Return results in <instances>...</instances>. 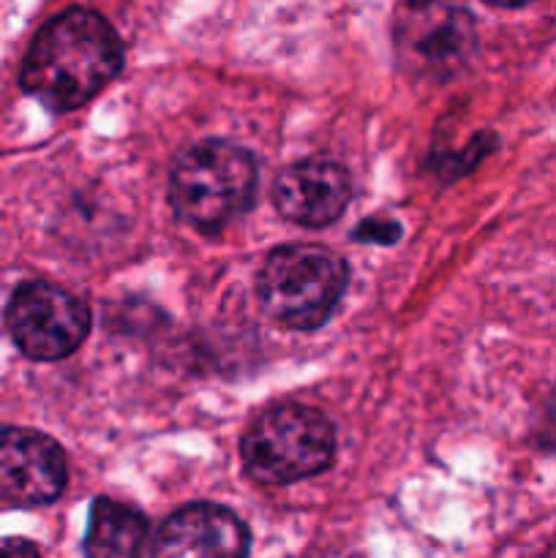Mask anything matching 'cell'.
I'll use <instances>...</instances> for the list:
<instances>
[{
  "instance_id": "7a4b0ae2",
  "label": "cell",
  "mask_w": 556,
  "mask_h": 558,
  "mask_svg": "<svg viewBox=\"0 0 556 558\" xmlns=\"http://www.w3.org/2000/svg\"><path fill=\"white\" fill-rule=\"evenodd\" d=\"M256 161L245 147L205 140L174 158L169 169V205L200 232H221L251 210L256 196Z\"/></svg>"
},
{
  "instance_id": "5b68a950",
  "label": "cell",
  "mask_w": 556,
  "mask_h": 558,
  "mask_svg": "<svg viewBox=\"0 0 556 558\" xmlns=\"http://www.w3.org/2000/svg\"><path fill=\"white\" fill-rule=\"evenodd\" d=\"M392 44L403 74L447 82L472 60L478 27L461 0H403L392 20Z\"/></svg>"
},
{
  "instance_id": "30bf717a",
  "label": "cell",
  "mask_w": 556,
  "mask_h": 558,
  "mask_svg": "<svg viewBox=\"0 0 556 558\" xmlns=\"http://www.w3.org/2000/svg\"><path fill=\"white\" fill-rule=\"evenodd\" d=\"M147 548V521L131 507L112 499H96L85 554L90 558H131Z\"/></svg>"
},
{
  "instance_id": "3957f363",
  "label": "cell",
  "mask_w": 556,
  "mask_h": 558,
  "mask_svg": "<svg viewBox=\"0 0 556 558\" xmlns=\"http://www.w3.org/2000/svg\"><path fill=\"white\" fill-rule=\"evenodd\" d=\"M347 281V262L333 248L316 243L281 245L256 276V300L278 327L316 330L338 308Z\"/></svg>"
},
{
  "instance_id": "9c48e42d",
  "label": "cell",
  "mask_w": 556,
  "mask_h": 558,
  "mask_svg": "<svg viewBox=\"0 0 556 558\" xmlns=\"http://www.w3.org/2000/svg\"><path fill=\"white\" fill-rule=\"evenodd\" d=\"M251 537L245 523L232 510L218 505H189L172 512L150 545L153 556L164 558H216L245 556Z\"/></svg>"
},
{
  "instance_id": "8fae6325",
  "label": "cell",
  "mask_w": 556,
  "mask_h": 558,
  "mask_svg": "<svg viewBox=\"0 0 556 558\" xmlns=\"http://www.w3.org/2000/svg\"><path fill=\"white\" fill-rule=\"evenodd\" d=\"M488 3L505 5V9H516V5H527V3H532V0H488Z\"/></svg>"
},
{
  "instance_id": "6da1fadb",
  "label": "cell",
  "mask_w": 556,
  "mask_h": 558,
  "mask_svg": "<svg viewBox=\"0 0 556 558\" xmlns=\"http://www.w3.org/2000/svg\"><path fill=\"white\" fill-rule=\"evenodd\" d=\"M123 69V44L101 14L69 9L33 38L22 63V90L52 112H71L96 98Z\"/></svg>"
},
{
  "instance_id": "277c9868",
  "label": "cell",
  "mask_w": 556,
  "mask_h": 558,
  "mask_svg": "<svg viewBox=\"0 0 556 558\" xmlns=\"http://www.w3.org/2000/svg\"><path fill=\"white\" fill-rule=\"evenodd\" d=\"M240 458L259 485H292L322 474L336 458V428L314 407L265 409L240 441Z\"/></svg>"
},
{
  "instance_id": "52a82bcc",
  "label": "cell",
  "mask_w": 556,
  "mask_h": 558,
  "mask_svg": "<svg viewBox=\"0 0 556 558\" xmlns=\"http://www.w3.org/2000/svg\"><path fill=\"white\" fill-rule=\"evenodd\" d=\"M65 456L55 439L31 428H0V507L52 505L65 488Z\"/></svg>"
},
{
  "instance_id": "ba28073f",
  "label": "cell",
  "mask_w": 556,
  "mask_h": 558,
  "mask_svg": "<svg viewBox=\"0 0 556 558\" xmlns=\"http://www.w3.org/2000/svg\"><path fill=\"white\" fill-rule=\"evenodd\" d=\"M352 178L330 158H303L283 169L273 183V202L287 221L300 227H327L347 210Z\"/></svg>"
},
{
  "instance_id": "8992f818",
  "label": "cell",
  "mask_w": 556,
  "mask_h": 558,
  "mask_svg": "<svg viewBox=\"0 0 556 558\" xmlns=\"http://www.w3.org/2000/svg\"><path fill=\"white\" fill-rule=\"evenodd\" d=\"M5 327L25 357L55 363L85 343L90 308L58 283L27 281L5 305Z\"/></svg>"
}]
</instances>
